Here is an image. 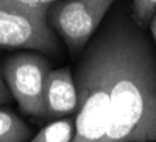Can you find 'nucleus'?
<instances>
[{"instance_id": "nucleus-12", "label": "nucleus", "mask_w": 156, "mask_h": 142, "mask_svg": "<svg viewBox=\"0 0 156 142\" xmlns=\"http://www.w3.org/2000/svg\"><path fill=\"white\" fill-rule=\"evenodd\" d=\"M149 28H151V34H152L153 41H155V44H156V14L153 16L152 21H151V24H149Z\"/></svg>"}, {"instance_id": "nucleus-7", "label": "nucleus", "mask_w": 156, "mask_h": 142, "mask_svg": "<svg viewBox=\"0 0 156 142\" xmlns=\"http://www.w3.org/2000/svg\"><path fill=\"white\" fill-rule=\"evenodd\" d=\"M75 135V118L63 117L52 120L41 128L40 132L30 139V142H72Z\"/></svg>"}, {"instance_id": "nucleus-5", "label": "nucleus", "mask_w": 156, "mask_h": 142, "mask_svg": "<svg viewBox=\"0 0 156 142\" xmlns=\"http://www.w3.org/2000/svg\"><path fill=\"white\" fill-rule=\"evenodd\" d=\"M49 62L37 52H20L6 59L4 79L13 98L27 115L45 118V83L49 73Z\"/></svg>"}, {"instance_id": "nucleus-8", "label": "nucleus", "mask_w": 156, "mask_h": 142, "mask_svg": "<svg viewBox=\"0 0 156 142\" xmlns=\"http://www.w3.org/2000/svg\"><path fill=\"white\" fill-rule=\"evenodd\" d=\"M30 128L13 111L0 108V142H26Z\"/></svg>"}, {"instance_id": "nucleus-9", "label": "nucleus", "mask_w": 156, "mask_h": 142, "mask_svg": "<svg viewBox=\"0 0 156 142\" xmlns=\"http://www.w3.org/2000/svg\"><path fill=\"white\" fill-rule=\"evenodd\" d=\"M131 13L135 23L145 28L156 14V0H131Z\"/></svg>"}, {"instance_id": "nucleus-1", "label": "nucleus", "mask_w": 156, "mask_h": 142, "mask_svg": "<svg viewBox=\"0 0 156 142\" xmlns=\"http://www.w3.org/2000/svg\"><path fill=\"white\" fill-rule=\"evenodd\" d=\"M111 44V124L104 142H156V51L125 6L104 21Z\"/></svg>"}, {"instance_id": "nucleus-6", "label": "nucleus", "mask_w": 156, "mask_h": 142, "mask_svg": "<svg viewBox=\"0 0 156 142\" xmlns=\"http://www.w3.org/2000/svg\"><path fill=\"white\" fill-rule=\"evenodd\" d=\"M45 118L58 120L77 110V87L75 76L68 68L49 70L44 93Z\"/></svg>"}, {"instance_id": "nucleus-4", "label": "nucleus", "mask_w": 156, "mask_h": 142, "mask_svg": "<svg viewBox=\"0 0 156 142\" xmlns=\"http://www.w3.org/2000/svg\"><path fill=\"white\" fill-rule=\"evenodd\" d=\"M0 48L56 54L61 44L45 11L0 0Z\"/></svg>"}, {"instance_id": "nucleus-10", "label": "nucleus", "mask_w": 156, "mask_h": 142, "mask_svg": "<svg viewBox=\"0 0 156 142\" xmlns=\"http://www.w3.org/2000/svg\"><path fill=\"white\" fill-rule=\"evenodd\" d=\"M9 2L16 3L18 6H23V7L31 9V10H40L47 13L49 6H52V4L59 2V0H9Z\"/></svg>"}, {"instance_id": "nucleus-3", "label": "nucleus", "mask_w": 156, "mask_h": 142, "mask_svg": "<svg viewBox=\"0 0 156 142\" xmlns=\"http://www.w3.org/2000/svg\"><path fill=\"white\" fill-rule=\"evenodd\" d=\"M117 0H59L47 10L51 28L66 44L70 54L83 51L101 27Z\"/></svg>"}, {"instance_id": "nucleus-2", "label": "nucleus", "mask_w": 156, "mask_h": 142, "mask_svg": "<svg viewBox=\"0 0 156 142\" xmlns=\"http://www.w3.org/2000/svg\"><path fill=\"white\" fill-rule=\"evenodd\" d=\"M111 44L101 24L80 52L73 76L77 87V115L72 142H104L111 124Z\"/></svg>"}, {"instance_id": "nucleus-11", "label": "nucleus", "mask_w": 156, "mask_h": 142, "mask_svg": "<svg viewBox=\"0 0 156 142\" xmlns=\"http://www.w3.org/2000/svg\"><path fill=\"white\" fill-rule=\"evenodd\" d=\"M11 91L9 89L6 79H4V73H3V68L0 65V106H3L6 103H9L11 100Z\"/></svg>"}]
</instances>
